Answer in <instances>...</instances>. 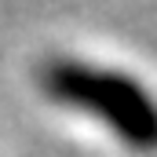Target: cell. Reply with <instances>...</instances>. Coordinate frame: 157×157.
<instances>
[{
  "label": "cell",
  "mask_w": 157,
  "mask_h": 157,
  "mask_svg": "<svg viewBox=\"0 0 157 157\" xmlns=\"http://www.w3.org/2000/svg\"><path fill=\"white\" fill-rule=\"evenodd\" d=\"M37 84L48 102L95 121L124 150L157 154V91L139 73L80 55H55L37 70Z\"/></svg>",
  "instance_id": "obj_1"
}]
</instances>
